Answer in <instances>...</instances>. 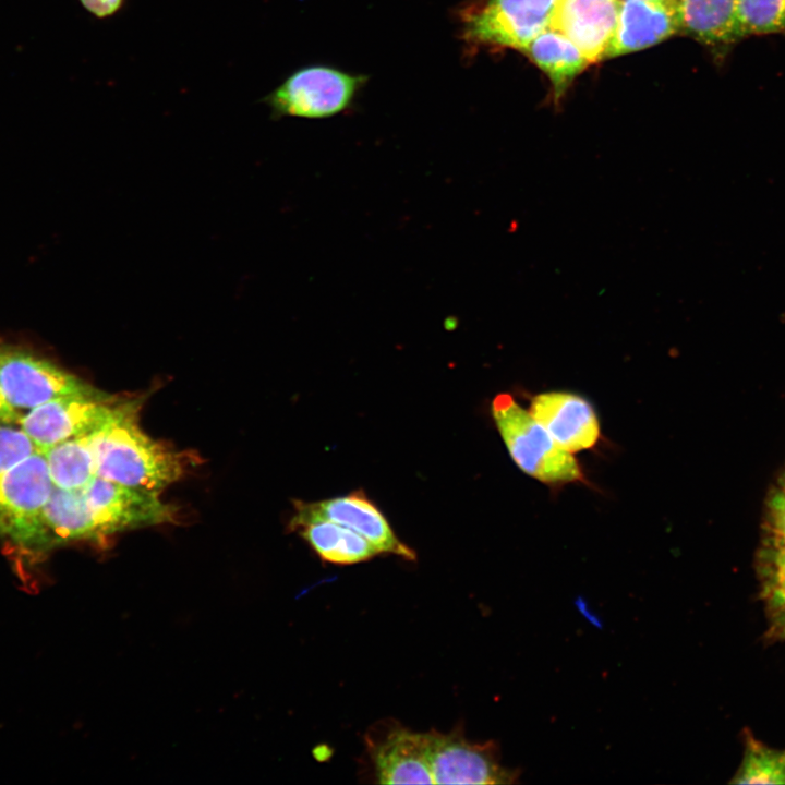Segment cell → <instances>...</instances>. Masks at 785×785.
I'll use <instances>...</instances> for the list:
<instances>
[{"mask_svg":"<svg viewBox=\"0 0 785 785\" xmlns=\"http://www.w3.org/2000/svg\"><path fill=\"white\" fill-rule=\"evenodd\" d=\"M759 548L757 575L768 621V638L785 641V488L771 498Z\"/></svg>","mask_w":785,"mask_h":785,"instance_id":"12","label":"cell"},{"mask_svg":"<svg viewBox=\"0 0 785 785\" xmlns=\"http://www.w3.org/2000/svg\"><path fill=\"white\" fill-rule=\"evenodd\" d=\"M365 76L313 64L292 72L264 101L279 116L326 118L347 109Z\"/></svg>","mask_w":785,"mask_h":785,"instance_id":"4","label":"cell"},{"mask_svg":"<svg viewBox=\"0 0 785 785\" xmlns=\"http://www.w3.org/2000/svg\"><path fill=\"white\" fill-rule=\"evenodd\" d=\"M73 541H101L82 490L53 487L41 514L40 551Z\"/></svg>","mask_w":785,"mask_h":785,"instance_id":"17","label":"cell"},{"mask_svg":"<svg viewBox=\"0 0 785 785\" xmlns=\"http://www.w3.org/2000/svg\"><path fill=\"white\" fill-rule=\"evenodd\" d=\"M496 428L515 464L530 478L558 491L565 485H591L575 455L563 449L508 392L491 403Z\"/></svg>","mask_w":785,"mask_h":785,"instance_id":"2","label":"cell"},{"mask_svg":"<svg viewBox=\"0 0 785 785\" xmlns=\"http://www.w3.org/2000/svg\"><path fill=\"white\" fill-rule=\"evenodd\" d=\"M367 745L378 783L434 784L425 733L395 725Z\"/></svg>","mask_w":785,"mask_h":785,"instance_id":"14","label":"cell"},{"mask_svg":"<svg viewBox=\"0 0 785 785\" xmlns=\"http://www.w3.org/2000/svg\"><path fill=\"white\" fill-rule=\"evenodd\" d=\"M0 389L10 407L21 415L59 397L100 391L45 359L3 348H0Z\"/></svg>","mask_w":785,"mask_h":785,"instance_id":"6","label":"cell"},{"mask_svg":"<svg viewBox=\"0 0 785 785\" xmlns=\"http://www.w3.org/2000/svg\"><path fill=\"white\" fill-rule=\"evenodd\" d=\"M434 784H514L519 774L500 764L494 741L472 742L460 732L425 733Z\"/></svg>","mask_w":785,"mask_h":785,"instance_id":"8","label":"cell"},{"mask_svg":"<svg viewBox=\"0 0 785 785\" xmlns=\"http://www.w3.org/2000/svg\"><path fill=\"white\" fill-rule=\"evenodd\" d=\"M124 1L125 0H80L84 9L98 19L114 15L121 10Z\"/></svg>","mask_w":785,"mask_h":785,"instance_id":"24","label":"cell"},{"mask_svg":"<svg viewBox=\"0 0 785 785\" xmlns=\"http://www.w3.org/2000/svg\"><path fill=\"white\" fill-rule=\"evenodd\" d=\"M529 412L566 451L575 455L593 449L602 438L593 404L582 395L551 390L530 397Z\"/></svg>","mask_w":785,"mask_h":785,"instance_id":"11","label":"cell"},{"mask_svg":"<svg viewBox=\"0 0 785 785\" xmlns=\"http://www.w3.org/2000/svg\"><path fill=\"white\" fill-rule=\"evenodd\" d=\"M679 34L724 57L742 40L737 0H675Z\"/></svg>","mask_w":785,"mask_h":785,"instance_id":"16","label":"cell"},{"mask_svg":"<svg viewBox=\"0 0 785 785\" xmlns=\"http://www.w3.org/2000/svg\"><path fill=\"white\" fill-rule=\"evenodd\" d=\"M558 0H484L461 12L463 39L476 46L526 50L548 28Z\"/></svg>","mask_w":785,"mask_h":785,"instance_id":"5","label":"cell"},{"mask_svg":"<svg viewBox=\"0 0 785 785\" xmlns=\"http://www.w3.org/2000/svg\"><path fill=\"white\" fill-rule=\"evenodd\" d=\"M43 452L56 487L82 490L96 476L89 434L61 442Z\"/></svg>","mask_w":785,"mask_h":785,"instance_id":"20","label":"cell"},{"mask_svg":"<svg viewBox=\"0 0 785 785\" xmlns=\"http://www.w3.org/2000/svg\"><path fill=\"white\" fill-rule=\"evenodd\" d=\"M46 457L37 450L0 474V535L40 551L41 514L52 491Z\"/></svg>","mask_w":785,"mask_h":785,"instance_id":"3","label":"cell"},{"mask_svg":"<svg viewBox=\"0 0 785 785\" xmlns=\"http://www.w3.org/2000/svg\"><path fill=\"white\" fill-rule=\"evenodd\" d=\"M141 399L120 400L89 434L96 476L132 487L158 491L182 478V452L148 436L140 426Z\"/></svg>","mask_w":785,"mask_h":785,"instance_id":"1","label":"cell"},{"mask_svg":"<svg viewBox=\"0 0 785 785\" xmlns=\"http://www.w3.org/2000/svg\"><path fill=\"white\" fill-rule=\"evenodd\" d=\"M619 3L620 0H558L548 27L567 37L592 64L605 59Z\"/></svg>","mask_w":785,"mask_h":785,"instance_id":"13","label":"cell"},{"mask_svg":"<svg viewBox=\"0 0 785 785\" xmlns=\"http://www.w3.org/2000/svg\"><path fill=\"white\" fill-rule=\"evenodd\" d=\"M325 561L350 565L365 561L379 554L361 534L327 520H311L290 524Z\"/></svg>","mask_w":785,"mask_h":785,"instance_id":"19","label":"cell"},{"mask_svg":"<svg viewBox=\"0 0 785 785\" xmlns=\"http://www.w3.org/2000/svg\"><path fill=\"white\" fill-rule=\"evenodd\" d=\"M677 34L675 0H620L605 59L649 48Z\"/></svg>","mask_w":785,"mask_h":785,"instance_id":"15","label":"cell"},{"mask_svg":"<svg viewBox=\"0 0 785 785\" xmlns=\"http://www.w3.org/2000/svg\"><path fill=\"white\" fill-rule=\"evenodd\" d=\"M741 762L733 784H785V748H773L759 740L750 729L742 732Z\"/></svg>","mask_w":785,"mask_h":785,"instance_id":"21","label":"cell"},{"mask_svg":"<svg viewBox=\"0 0 785 785\" xmlns=\"http://www.w3.org/2000/svg\"><path fill=\"white\" fill-rule=\"evenodd\" d=\"M737 19L742 39L785 35V0H737Z\"/></svg>","mask_w":785,"mask_h":785,"instance_id":"22","label":"cell"},{"mask_svg":"<svg viewBox=\"0 0 785 785\" xmlns=\"http://www.w3.org/2000/svg\"><path fill=\"white\" fill-rule=\"evenodd\" d=\"M550 78L555 104H559L575 78L591 63L567 37L546 28L523 51Z\"/></svg>","mask_w":785,"mask_h":785,"instance_id":"18","label":"cell"},{"mask_svg":"<svg viewBox=\"0 0 785 785\" xmlns=\"http://www.w3.org/2000/svg\"><path fill=\"white\" fill-rule=\"evenodd\" d=\"M290 524L327 520L347 527L364 536L378 553L414 560L413 550L401 542L378 507L362 491L318 502H294Z\"/></svg>","mask_w":785,"mask_h":785,"instance_id":"10","label":"cell"},{"mask_svg":"<svg viewBox=\"0 0 785 785\" xmlns=\"http://www.w3.org/2000/svg\"><path fill=\"white\" fill-rule=\"evenodd\" d=\"M101 540L114 533L173 522L177 508L158 491L137 488L95 476L82 488Z\"/></svg>","mask_w":785,"mask_h":785,"instance_id":"7","label":"cell"},{"mask_svg":"<svg viewBox=\"0 0 785 785\" xmlns=\"http://www.w3.org/2000/svg\"><path fill=\"white\" fill-rule=\"evenodd\" d=\"M120 400L104 391L59 397L23 413L17 425L44 451L97 430Z\"/></svg>","mask_w":785,"mask_h":785,"instance_id":"9","label":"cell"},{"mask_svg":"<svg viewBox=\"0 0 785 785\" xmlns=\"http://www.w3.org/2000/svg\"><path fill=\"white\" fill-rule=\"evenodd\" d=\"M39 450L19 427L0 424V474Z\"/></svg>","mask_w":785,"mask_h":785,"instance_id":"23","label":"cell"},{"mask_svg":"<svg viewBox=\"0 0 785 785\" xmlns=\"http://www.w3.org/2000/svg\"><path fill=\"white\" fill-rule=\"evenodd\" d=\"M21 414L10 407L0 389V424H17Z\"/></svg>","mask_w":785,"mask_h":785,"instance_id":"25","label":"cell"}]
</instances>
